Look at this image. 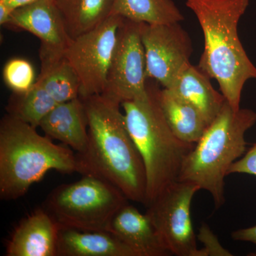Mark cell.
<instances>
[{
    "instance_id": "1",
    "label": "cell",
    "mask_w": 256,
    "mask_h": 256,
    "mask_svg": "<svg viewBox=\"0 0 256 256\" xmlns=\"http://www.w3.org/2000/svg\"><path fill=\"white\" fill-rule=\"evenodd\" d=\"M80 98L86 110L88 142L85 152L76 153L78 174L102 178L130 201L146 205V168L121 104L102 94Z\"/></svg>"
},
{
    "instance_id": "2",
    "label": "cell",
    "mask_w": 256,
    "mask_h": 256,
    "mask_svg": "<svg viewBox=\"0 0 256 256\" xmlns=\"http://www.w3.org/2000/svg\"><path fill=\"white\" fill-rule=\"evenodd\" d=\"M250 0H186L204 38L198 67L218 82L220 92L238 110L246 82L256 79V67L239 38V21Z\"/></svg>"
},
{
    "instance_id": "3",
    "label": "cell",
    "mask_w": 256,
    "mask_h": 256,
    "mask_svg": "<svg viewBox=\"0 0 256 256\" xmlns=\"http://www.w3.org/2000/svg\"><path fill=\"white\" fill-rule=\"evenodd\" d=\"M50 170L78 173L76 154L53 142L36 128L6 114L0 122V198L13 201L24 196Z\"/></svg>"
},
{
    "instance_id": "4",
    "label": "cell",
    "mask_w": 256,
    "mask_h": 256,
    "mask_svg": "<svg viewBox=\"0 0 256 256\" xmlns=\"http://www.w3.org/2000/svg\"><path fill=\"white\" fill-rule=\"evenodd\" d=\"M158 84L148 80L146 96L121 104L146 168V206L178 181L184 161L195 146L178 139L172 131L160 108Z\"/></svg>"
},
{
    "instance_id": "5",
    "label": "cell",
    "mask_w": 256,
    "mask_h": 256,
    "mask_svg": "<svg viewBox=\"0 0 256 256\" xmlns=\"http://www.w3.org/2000/svg\"><path fill=\"white\" fill-rule=\"evenodd\" d=\"M256 124V112L234 110L227 101L184 161L178 181L208 192L215 208L226 202L225 178L232 164L246 152L245 134Z\"/></svg>"
},
{
    "instance_id": "6",
    "label": "cell",
    "mask_w": 256,
    "mask_h": 256,
    "mask_svg": "<svg viewBox=\"0 0 256 256\" xmlns=\"http://www.w3.org/2000/svg\"><path fill=\"white\" fill-rule=\"evenodd\" d=\"M128 201L112 184L87 174L52 190L43 207L60 228L107 232L114 216Z\"/></svg>"
},
{
    "instance_id": "7",
    "label": "cell",
    "mask_w": 256,
    "mask_h": 256,
    "mask_svg": "<svg viewBox=\"0 0 256 256\" xmlns=\"http://www.w3.org/2000/svg\"><path fill=\"white\" fill-rule=\"evenodd\" d=\"M124 20L112 14L97 28L70 42L65 57L80 79V97L104 92Z\"/></svg>"
},
{
    "instance_id": "8",
    "label": "cell",
    "mask_w": 256,
    "mask_h": 256,
    "mask_svg": "<svg viewBox=\"0 0 256 256\" xmlns=\"http://www.w3.org/2000/svg\"><path fill=\"white\" fill-rule=\"evenodd\" d=\"M200 190L194 183L176 181L146 206V213L172 255L197 256L191 206L194 196Z\"/></svg>"
},
{
    "instance_id": "9",
    "label": "cell",
    "mask_w": 256,
    "mask_h": 256,
    "mask_svg": "<svg viewBox=\"0 0 256 256\" xmlns=\"http://www.w3.org/2000/svg\"><path fill=\"white\" fill-rule=\"evenodd\" d=\"M142 23L124 18L119 28L102 95L119 104L136 100L148 92L146 58Z\"/></svg>"
},
{
    "instance_id": "10",
    "label": "cell",
    "mask_w": 256,
    "mask_h": 256,
    "mask_svg": "<svg viewBox=\"0 0 256 256\" xmlns=\"http://www.w3.org/2000/svg\"><path fill=\"white\" fill-rule=\"evenodd\" d=\"M142 41L148 80L169 88L178 74L190 64L191 38L180 22L166 24L142 23Z\"/></svg>"
},
{
    "instance_id": "11",
    "label": "cell",
    "mask_w": 256,
    "mask_h": 256,
    "mask_svg": "<svg viewBox=\"0 0 256 256\" xmlns=\"http://www.w3.org/2000/svg\"><path fill=\"white\" fill-rule=\"evenodd\" d=\"M6 26L30 32L40 40L42 68L64 58L72 41L55 0H40L14 10Z\"/></svg>"
},
{
    "instance_id": "12",
    "label": "cell",
    "mask_w": 256,
    "mask_h": 256,
    "mask_svg": "<svg viewBox=\"0 0 256 256\" xmlns=\"http://www.w3.org/2000/svg\"><path fill=\"white\" fill-rule=\"evenodd\" d=\"M60 226L43 206L15 227L6 244V256H58Z\"/></svg>"
},
{
    "instance_id": "13",
    "label": "cell",
    "mask_w": 256,
    "mask_h": 256,
    "mask_svg": "<svg viewBox=\"0 0 256 256\" xmlns=\"http://www.w3.org/2000/svg\"><path fill=\"white\" fill-rule=\"evenodd\" d=\"M107 232L137 254L138 256H172L148 214L124 204L114 216Z\"/></svg>"
},
{
    "instance_id": "14",
    "label": "cell",
    "mask_w": 256,
    "mask_h": 256,
    "mask_svg": "<svg viewBox=\"0 0 256 256\" xmlns=\"http://www.w3.org/2000/svg\"><path fill=\"white\" fill-rule=\"evenodd\" d=\"M40 128L50 139L56 140L76 153L86 150L88 117L82 98L56 106L42 120Z\"/></svg>"
},
{
    "instance_id": "15",
    "label": "cell",
    "mask_w": 256,
    "mask_h": 256,
    "mask_svg": "<svg viewBox=\"0 0 256 256\" xmlns=\"http://www.w3.org/2000/svg\"><path fill=\"white\" fill-rule=\"evenodd\" d=\"M168 89L193 106L208 124L213 122L226 101L223 94L212 86L210 77L192 64L178 74Z\"/></svg>"
},
{
    "instance_id": "16",
    "label": "cell",
    "mask_w": 256,
    "mask_h": 256,
    "mask_svg": "<svg viewBox=\"0 0 256 256\" xmlns=\"http://www.w3.org/2000/svg\"><path fill=\"white\" fill-rule=\"evenodd\" d=\"M58 256H138L110 232L60 228Z\"/></svg>"
},
{
    "instance_id": "17",
    "label": "cell",
    "mask_w": 256,
    "mask_h": 256,
    "mask_svg": "<svg viewBox=\"0 0 256 256\" xmlns=\"http://www.w3.org/2000/svg\"><path fill=\"white\" fill-rule=\"evenodd\" d=\"M158 99L166 122L184 142L196 144L208 124L198 110L168 88L159 89Z\"/></svg>"
},
{
    "instance_id": "18",
    "label": "cell",
    "mask_w": 256,
    "mask_h": 256,
    "mask_svg": "<svg viewBox=\"0 0 256 256\" xmlns=\"http://www.w3.org/2000/svg\"><path fill=\"white\" fill-rule=\"evenodd\" d=\"M72 40L92 31L112 15L114 0H55Z\"/></svg>"
},
{
    "instance_id": "19",
    "label": "cell",
    "mask_w": 256,
    "mask_h": 256,
    "mask_svg": "<svg viewBox=\"0 0 256 256\" xmlns=\"http://www.w3.org/2000/svg\"><path fill=\"white\" fill-rule=\"evenodd\" d=\"M112 14L148 24L178 23L184 20L173 0H114Z\"/></svg>"
},
{
    "instance_id": "20",
    "label": "cell",
    "mask_w": 256,
    "mask_h": 256,
    "mask_svg": "<svg viewBox=\"0 0 256 256\" xmlns=\"http://www.w3.org/2000/svg\"><path fill=\"white\" fill-rule=\"evenodd\" d=\"M54 99L38 82L24 92H13L8 100L6 109L12 117L30 124L32 127H40L44 118L56 106Z\"/></svg>"
},
{
    "instance_id": "21",
    "label": "cell",
    "mask_w": 256,
    "mask_h": 256,
    "mask_svg": "<svg viewBox=\"0 0 256 256\" xmlns=\"http://www.w3.org/2000/svg\"><path fill=\"white\" fill-rule=\"evenodd\" d=\"M36 82L57 104L78 98L80 96V79L66 57L41 68Z\"/></svg>"
},
{
    "instance_id": "22",
    "label": "cell",
    "mask_w": 256,
    "mask_h": 256,
    "mask_svg": "<svg viewBox=\"0 0 256 256\" xmlns=\"http://www.w3.org/2000/svg\"><path fill=\"white\" fill-rule=\"evenodd\" d=\"M3 79L8 87L18 94L28 92L36 82L33 66L21 58L6 62L3 68Z\"/></svg>"
},
{
    "instance_id": "23",
    "label": "cell",
    "mask_w": 256,
    "mask_h": 256,
    "mask_svg": "<svg viewBox=\"0 0 256 256\" xmlns=\"http://www.w3.org/2000/svg\"><path fill=\"white\" fill-rule=\"evenodd\" d=\"M197 240L203 244L198 249L197 256H232L233 254L220 244L216 236L212 232L208 224L203 223L198 229Z\"/></svg>"
},
{
    "instance_id": "24",
    "label": "cell",
    "mask_w": 256,
    "mask_h": 256,
    "mask_svg": "<svg viewBox=\"0 0 256 256\" xmlns=\"http://www.w3.org/2000/svg\"><path fill=\"white\" fill-rule=\"evenodd\" d=\"M232 174H246L256 176V143L232 164L228 175Z\"/></svg>"
},
{
    "instance_id": "25",
    "label": "cell",
    "mask_w": 256,
    "mask_h": 256,
    "mask_svg": "<svg viewBox=\"0 0 256 256\" xmlns=\"http://www.w3.org/2000/svg\"><path fill=\"white\" fill-rule=\"evenodd\" d=\"M232 238L236 242H249L256 246V225L247 228L239 229L232 233ZM249 256H256V250Z\"/></svg>"
},
{
    "instance_id": "26",
    "label": "cell",
    "mask_w": 256,
    "mask_h": 256,
    "mask_svg": "<svg viewBox=\"0 0 256 256\" xmlns=\"http://www.w3.org/2000/svg\"><path fill=\"white\" fill-rule=\"evenodd\" d=\"M14 10L10 8L8 5L2 2H0V24L2 26H6L9 23L12 14Z\"/></svg>"
},
{
    "instance_id": "27",
    "label": "cell",
    "mask_w": 256,
    "mask_h": 256,
    "mask_svg": "<svg viewBox=\"0 0 256 256\" xmlns=\"http://www.w3.org/2000/svg\"><path fill=\"white\" fill-rule=\"evenodd\" d=\"M38 1L40 0H0V2H2L13 10L22 8L26 5L34 4Z\"/></svg>"
}]
</instances>
